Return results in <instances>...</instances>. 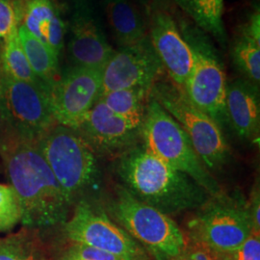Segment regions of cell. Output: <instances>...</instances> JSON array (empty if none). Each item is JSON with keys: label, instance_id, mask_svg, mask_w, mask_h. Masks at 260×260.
Here are the masks:
<instances>
[{"label": "cell", "instance_id": "cell-30", "mask_svg": "<svg viewBox=\"0 0 260 260\" xmlns=\"http://www.w3.org/2000/svg\"><path fill=\"white\" fill-rule=\"evenodd\" d=\"M241 28L251 38H253L257 42H260V13L258 6L251 13L249 20L245 24H243Z\"/></svg>", "mask_w": 260, "mask_h": 260}, {"label": "cell", "instance_id": "cell-14", "mask_svg": "<svg viewBox=\"0 0 260 260\" xmlns=\"http://www.w3.org/2000/svg\"><path fill=\"white\" fill-rule=\"evenodd\" d=\"M149 37L169 78L183 90L193 67V53L169 9L149 15Z\"/></svg>", "mask_w": 260, "mask_h": 260}, {"label": "cell", "instance_id": "cell-6", "mask_svg": "<svg viewBox=\"0 0 260 260\" xmlns=\"http://www.w3.org/2000/svg\"><path fill=\"white\" fill-rule=\"evenodd\" d=\"M179 30L193 53V67L183 91L196 106L221 128L229 123L225 111L226 79L223 63L209 36L182 21Z\"/></svg>", "mask_w": 260, "mask_h": 260}, {"label": "cell", "instance_id": "cell-15", "mask_svg": "<svg viewBox=\"0 0 260 260\" xmlns=\"http://www.w3.org/2000/svg\"><path fill=\"white\" fill-rule=\"evenodd\" d=\"M142 121L123 118L98 100L75 131L92 149H120L133 143Z\"/></svg>", "mask_w": 260, "mask_h": 260}, {"label": "cell", "instance_id": "cell-17", "mask_svg": "<svg viewBox=\"0 0 260 260\" xmlns=\"http://www.w3.org/2000/svg\"><path fill=\"white\" fill-rule=\"evenodd\" d=\"M21 24L59 57L65 40L66 24L52 0H25Z\"/></svg>", "mask_w": 260, "mask_h": 260}, {"label": "cell", "instance_id": "cell-24", "mask_svg": "<svg viewBox=\"0 0 260 260\" xmlns=\"http://www.w3.org/2000/svg\"><path fill=\"white\" fill-rule=\"evenodd\" d=\"M0 260H45L30 233L25 231L0 238Z\"/></svg>", "mask_w": 260, "mask_h": 260}, {"label": "cell", "instance_id": "cell-27", "mask_svg": "<svg viewBox=\"0 0 260 260\" xmlns=\"http://www.w3.org/2000/svg\"><path fill=\"white\" fill-rule=\"evenodd\" d=\"M59 258L63 260H121L111 253L79 243H74V245L70 246Z\"/></svg>", "mask_w": 260, "mask_h": 260}, {"label": "cell", "instance_id": "cell-23", "mask_svg": "<svg viewBox=\"0 0 260 260\" xmlns=\"http://www.w3.org/2000/svg\"><path fill=\"white\" fill-rule=\"evenodd\" d=\"M233 62L248 80L256 86L260 81V42L251 38L242 28L233 47Z\"/></svg>", "mask_w": 260, "mask_h": 260}, {"label": "cell", "instance_id": "cell-32", "mask_svg": "<svg viewBox=\"0 0 260 260\" xmlns=\"http://www.w3.org/2000/svg\"><path fill=\"white\" fill-rule=\"evenodd\" d=\"M251 201V205H249V208H247V209H248V212H249V215H250V219H251V225H252L253 231L259 233L260 200L258 187H257V190L252 193Z\"/></svg>", "mask_w": 260, "mask_h": 260}, {"label": "cell", "instance_id": "cell-5", "mask_svg": "<svg viewBox=\"0 0 260 260\" xmlns=\"http://www.w3.org/2000/svg\"><path fill=\"white\" fill-rule=\"evenodd\" d=\"M161 76L152 85L149 94L185 130L207 170L221 169L230 157L223 129L199 109L182 89L170 78L162 79Z\"/></svg>", "mask_w": 260, "mask_h": 260}, {"label": "cell", "instance_id": "cell-33", "mask_svg": "<svg viewBox=\"0 0 260 260\" xmlns=\"http://www.w3.org/2000/svg\"><path fill=\"white\" fill-rule=\"evenodd\" d=\"M141 7H143L147 14L149 15L153 11L160 9H169L171 0H131Z\"/></svg>", "mask_w": 260, "mask_h": 260}, {"label": "cell", "instance_id": "cell-16", "mask_svg": "<svg viewBox=\"0 0 260 260\" xmlns=\"http://www.w3.org/2000/svg\"><path fill=\"white\" fill-rule=\"evenodd\" d=\"M225 111L229 123L242 139H254L259 134L258 86L238 79L226 86Z\"/></svg>", "mask_w": 260, "mask_h": 260}, {"label": "cell", "instance_id": "cell-19", "mask_svg": "<svg viewBox=\"0 0 260 260\" xmlns=\"http://www.w3.org/2000/svg\"><path fill=\"white\" fill-rule=\"evenodd\" d=\"M18 33L29 65L48 94L60 76L59 57L45 43L32 35L21 23L18 28Z\"/></svg>", "mask_w": 260, "mask_h": 260}, {"label": "cell", "instance_id": "cell-12", "mask_svg": "<svg viewBox=\"0 0 260 260\" xmlns=\"http://www.w3.org/2000/svg\"><path fill=\"white\" fill-rule=\"evenodd\" d=\"M164 71L148 35L136 45L114 51L103 68L101 95L134 87L151 88Z\"/></svg>", "mask_w": 260, "mask_h": 260}, {"label": "cell", "instance_id": "cell-34", "mask_svg": "<svg viewBox=\"0 0 260 260\" xmlns=\"http://www.w3.org/2000/svg\"><path fill=\"white\" fill-rule=\"evenodd\" d=\"M58 260H63V259H60V258H58Z\"/></svg>", "mask_w": 260, "mask_h": 260}, {"label": "cell", "instance_id": "cell-11", "mask_svg": "<svg viewBox=\"0 0 260 260\" xmlns=\"http://www.w3.org/2000/svg\"><path fill=\"white\" fill-rule=\"evenodd\" d=\"M103 70L73 66L60 75L48 99L57 124L75 130L102 91Z\"/></svg>", "mask_w": 260, "mask_h": 260}, {"label": "cell", "instance_id": "cell-20", "mask_svg": "<svg viewBox=\"0 0 260 260\" xmlns=\"http://www.w3.org/2000/svg\"><path fill=\"white\" fill-rule=\"evenodd\" d=\"M197 26L212 37L221 47L228 45L223 25V0H174Z\"/></svg>", "mask_w": 260, "mask_h": 260}, {"label": "cell", "instance_id": "cell-13", "mask_svg": "<svg viewBox=\"0 0 260 260\" xmlns=\"http://www.w3.org/2000/svg\"><path fill=\"white\" fill-rule=\"evenodd\" d=\"M114 51L92 5L87 0H76L68 44L73 66L103 70Z\"/></svg>", "mask_w": 260, "mask_h": 260}, {"label": "cell", "instance_id": "cell-28", "mask_svg": "<svg viewBox=\"0 0 260 260\" xmlns=\"http://www.w3.org/2000/svg\"><path fill=\"white\" fill-rule=\"evenodd\" d=\"M230 254L233 260H260L259 233L252 231L246 241Z\"/></svg>", "mask_w": 260, "mask_h": 260}, {"label": "cell", "instance_id": "cell-1", "mask_svg": "<svg viewBox=\"0 0 260 260\" xmlns=\"http://www.w3.org/2000/svg\"><path fill=\"white\" fill-rule=\"evenodd\" d=\"M5 172L19 198L20 223L27 229L64 224L72 205L36 142L12 138L0 150Z\"/></svg>", "mask_w": 260, "mask_h": 260}, {"label": "cell", "instance_id": "cell-18", "mask_svg": "<svg viewBox=\"0 0 260 260\" xmlns=\"http://www.w3.org/2000/svg\"><path fill=\"white\" fill-rule=\"evenodd\" d=\"M103 9L119 47L133 46L148 37L146 21L131 0H103Z\"/></svg>", "mask_w": 260, "mask_h": 260}, {"label": "cell", "instance_id": "cell-3", "mask_svg": "<svg viewBox=\"0 0 260 260\" xmlns=\"http://www.w3.org/2000/svg\"><path fill=\"white\" fill-rule=\"evenodd\" d=\"M140 135L155 156L189 176L210 197L221 195L220 186L197 154L185 130L150 94Z\"/></svg>", "mask_w": 260, "mask_h": 260}, {"label": "cell", "instance_id": "cell-10", "mask_svg": "<svg viewBox=\"0 0 260 260\" xmlns=\"http://www.w3.org/2000/svg\"><path fill=\"white\" fill-rule=\"evenodd\" d=\"M64 233L74 243L106 251L121 260H147L129 233L84 200L76 203L72 218L64 223Z\"/></svg>", "mask_w": 260, "mask_h": 260}, {"label": "cell", "instance_id": "cell-7", "mask_svg": "<svg viewBox=\"0 0 260 260\" xmlns=\"http://www.w3.org/2000/svg\"><path fill=\"white\" fill-rule=\"evenodd\" d=\"M116 219L134 240L142 243L156 260H172L185 247L184 235L167 214L140 202L124 188L111 206Z\"/></svg>", "mask_w": 260, "mask_h": 260}, {"label": "cell", "instance_id": "cell-8", "mask_svg": "<svg viewBox=\"0 0 260 260\" xmlns=\"http://www.w3.org/2000/svg\"><path fill=\"white\" fill-rule=\"evenodd\" d=\"M0 93L14 137L37 142L57 124L42 86L14 79L0 70Z\"/></svg>", "mask_w": 260, "mask_h": 260}, {"label": "cell", "instance_id": "cell-26", "mask_svg": "<svg viewBox=\"0 0 260 260\" xmlns=\"http://www.w3.org/2000/svg\"><path fill=\"white\" fill-rule=\"evenodd\" d=\"M23 5L19 0H0V49L11 32L21 23Z\"/></svg>", "mask_w": 260, "mask_h": 260}, {"label": "cell", "instance_id": "cell-21", "mask_svg": "<svg viewBox=\"0 0 260 260\" xmlns=\"http://www.w3.org/2000/svg\"><path fill=\"white\" fill-rule=\"evenodd\" d=\"M18 28L19 26L11 32L0 49V70L14 79L37 84L45 89L29 65L19 40Z\"/></svg>", "mask_w": 260, "mask_h": 260}, {"label": "cell", "instance_id": "cell-25", "mask_svg": "<svg viewBox=\"0 0 260 260\" xmlns=\"http://www.w3.org/2000/svg\"><path fill=\"white\" fill-rule=\"evenodd\" d=\"M21 219L19 198L14 188L0 183V232L14 229Z\"/></svg>", "mask_w": 260, "mask_h": 260}, {"label": "cell", "instance_id": "cell-4", "mask_svg": "<svg viewBox=\"0 0 260 260\" xmlns=\"http://www.w3.org/2000/svg\"><path fill=\"white\" fill-rule=\"evenodd\" d=\"M36 145L70 205L78 203L96 177L93 149L75 130L60 124L46 132Z\"/></svg>", "mask_w": 260, "mask_h": 260}, {"label": "cell", "instance_id": "cell-31", "mask_svg": "<svg viewBox=\"0 0 260 260\" xmlns=\"http://www.w3.org/2000/svg\"><path fill=\"white\" fill-rule=\"evenodd\" d=\"M12 138H15V137L10 128L3 103H2L1 93H0V150Z\"/></svg>", "mask_w": 260, "mask_h": 260}, {"label": "cell", "instance_id": "cell-2", "mask_svg": "<svg viewBox=\"0 0 260 260\" xmlns=\"http://www.w3.org/2000/svg\"><path fill=\"white\" fill-rule=\"evenodd\" d=\"M118 171L131 195L167 215L201 208L210 199L195 180L168 165L145 146L124 153Z\"/></svg>", "mask_w": 260, "mask_h": 260}, {"label": "cell", "instance_id": "cell-22", "mask_svg": "<svg viewBox=\"0 0 260 260\" xmlns=\"http://www.w3.org/2000/svg\"><path fill=\"white\" fill-rule=\"evenodd\" d=\"M151 88L134 87L104 93L101 100L110 110L123 118L143 121Z\"/></svg>", "mask_w": 260, "mask_h": 260}, {"label": "cell", "instance_id": "cell-29", "mask_svg": "<svg viewBox=\"0 0 260 260\" xmlns=\"http://www.w3.org/2000/svg\"><path fill=\"white\" fill-rule=\"evenodd\" d=\"M217 252L210 250L204 244L193 240V243L184 247L181 252L172 260H218Z\"/></svg>", "mask_w": 260, "mask_h": 260}, {"label": "cell", "instance_id": "cell-9", "mask_svg": "<svg viewBox=\"0 0 260 260\" xmlns=\"http://www.w3.org/2000/svg\"><path fill=\"white\" fill-rule=\"evenodd\" d=\"M201 207L190 222L193 240L210 250L230 254L236 251L253 231L248 209L241 204L219 196Z\"/></svg>", "mask_w": 260, "mask_h": 260}]
</instances>
